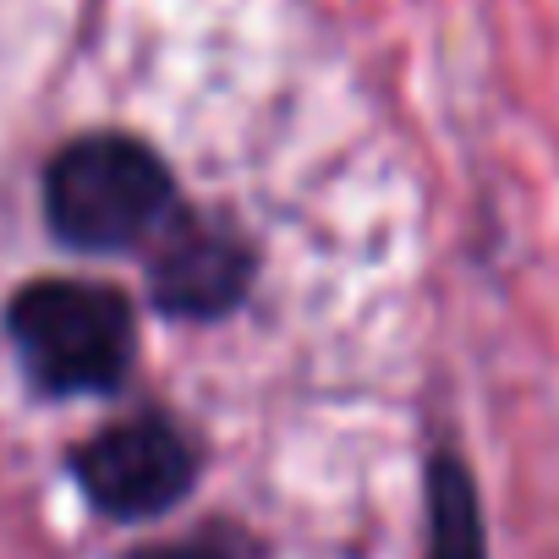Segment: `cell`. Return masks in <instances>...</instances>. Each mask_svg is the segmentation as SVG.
Segmentation results:
<instances>
[{"instance_id": "6", "label": "cell", "mask_w": 559, "mask_h": 559, "mask_svg": "<svg viewBox=\"0 0 559 559\" xmlns=\"http://www.w3.org/2000/svg\"><path fill=\"white\" fill-rule=\"evenodd\" d=\"M143 559H230L219 543H209V537H198V543H176V548H154V554H143Z\"/></svg>"}, {"instance_id": "4", "label": "cell", "mask_w": 559, "mask_h": 559, "mask_svg": "<svg viewBox=\"0 0 559 559\" xmlns=\"http://www.w3.org/2000/svg\"><path fill=\"white\" fill-rule=\"evenodd\" d=\"M252 247L203 214H170L159 225V247L148 258V292L176 319H219L247 297Z\"/></svg>"}, {"instance_id": "1", "label": "cell", "mask_w": 559, "mask_h": 559, "mask_svg": "<svg viewBox=\"0 0 559 559\" xmlns=\"http://www.w3.org/2000/svg\"><path fill=\"white\" fill-rule=\"evenodd\" d=\"M170 170L159 154L121 132L67 143L45 176V209L61 241L83 252H121L170 219Z\"/></svg>"}, {"instance_id": "3", "label": "cell", "mask_w": 559, "mask_h": 559, "mask_svg": "<svg viewBox=\"0 0 559 559\" xmlns=\"http://www.w3.org/2000/svg\"><path fill=\"white\" fill-rule=\"evenodd\" d=\"M72 466H78L83 493L105 515L143 521V515H159L176 499H187V488L198 477V450L170 417L143 412V417L110 423L99 439H88L72 455Z\"/></svg>"}, {"instance_id": "5", "label": "cell", "mask_w": 559, "mask_h": 559, "mask_svg": "<svg viewBox=\"0 0 559 559\" xmlns=\"http://www.w3.org/2000/svg\"><path fill=\"white\" fill-rule=\"evenodd\" d=\"M428 559H488L477 483L461 455L428 461Z\"/></svg>"}, {"instance_id": "2", "label": "cell", "mask_w": 559, "mask_h": 559, "mask_svg": "<svg viewBox=\"0 0 559 559\" xmlns=\"http://www.w3.org/2000/svg\"><path fill=\"white\" fill-rule=\"evenodd\" d=\"M28 379L50 395H105L132 362V308L88 280H34L7 313Z\"/></svg>"}]
</instances>
